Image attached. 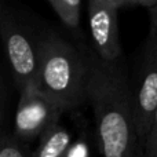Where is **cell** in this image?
<instances>
[{
	"instance_id": "cell-3",
	"label": "cell",
	"mask_w": 157,
	"mask_h": 157,
	"mask_svg": "<svg viewBox=\"0 0 157 157\" xmlns=\"http://www.w3.org/2000/svg\"><path fill=\"white\" fill-rule=\"evenodd\" d=\"M48 28L28 8L0 2V41L18 92L37 84L40 48Z\"/></svg>"
},
{
	"instance_id": "cell-7",
	"label": "cell",
	"mask_w": 157,
	"mask_h": 157,
	"mask_svg": "<svg viewBox=\"0 0 157 157\" xmlns=\"http://www.w3.org/2000/svg\"><path fill=\"white\" fill-rule=\"evenodd\" d=\"M71 146V132L61 124H57L40 138L32 157H68Z\"/></svg>"
},
{
	"instance_id": "cell-14",
	"label": "cell",
	"mask_w": 157,
	"mask_h": 157,
	"mask_svg": "<svg viewBox=\"0 0 157 157\" xmlns=\"http://www.w3.org/2000/svg\"><path fill=\"white\" fill-rule=\"evenodd\" d=\"M68 157H90L88 145L86 139H78L77 142H72Z\"/></svg>"
},
{
	"instance_id": "cell-6",
	"label": "cell",
	"mask_w": 157,
	"mask_h": 157,
	"mask_svg": "<svg viewBox=\"0 0 157 157\" xmlns=\"http://www.w3.org/2000/svg\"><path fill=\"white\" fill-rule=\"evenodd\" d=\"M119 7L116 0H90L87 19L90 28V47L105 62L123 59L119 36Z\"/></svg>"
},
{
	"instance_id": "cell-9",
	"label": "cell",
	"mask_w": 157,
	"mask_h": 157,
	"mask_svg": "<svg viewBox=\"0 0 157 157\" xmlns=\"http://www.w3.org/2000/svg\"><path fill=\"white\" fill-rule=\"evenodd\" d=\"M32 153L29 145L19 142L11 132L0 134V157H32Z\"/></svg>"
},
{
	"instance_id": "cell-2",
	"label": "cell",
	"mask_w": 157,
	"mask_h": 157,
	"mask_svg": "<svg viewBox=\"0 0 157 157\" xmlns=\"http://www.w3.org/2000/svg\"><path fill=\"white\" fill-rule=\"evenodd\" d=\"M87 84L88 68L80 43L48 28L39 57V88L65 113L87 102Z\"/></svg>"
},
{
	"instance_id": "cell-11",
	"label": "cell",
	"mask_w": 157,
	"mask_h": 157,
	"mask_svg": "<svg viewBox=\"0 0 157 157\" xmlns=\"http://www.w3.org/2000/svg\"><path fill=\"white\" fill-rule=\"evenodd\" d=\"M142 157H157V110L152 121V127L142 146Z\"/></svg>"
},
{
	"instance_id": "cell-5",
	"label": "cell",
	"mask_w": 157,
	"mask_h": 157,
	"mask_svg": "<svg viewBox=\"0 0 157 157\" xmlns=\"http://www.w3.org/2000/svg\"><path fill=\"white\" fill-rule=\"evenodd\" d=\"M132 108L139 146H144L157 110V51L145 40L139 54L135 84L131 86Z\"/></svg>"
},
{
	"instance_id": "cell-4",
	"label": "cell",
	"mask_w": 157,
	"mask_h": 157,
	"mask_svg": "<svg viewBox=\"0 0 157 157\" xmlns=\"http://www.w3.org/2000/svg\"><path fill=\"white\" fill-rule=\"evenodd\" d=\"M18 94L11 134L19 142L30 146L32 142L40 141L51 127L59 124L63 112L39 88L37 84L25 87Z\"/></svg>"
},
{
	"instance_id": "cell-1",
	"label": "cell",
	"mask_w": 157,
	"mask_h": 157,
	"mask_svg": "<svg viewBox=\"0 0 157 157\" xmlns=\"http://www.w3.org/2000/svg\"><path fill=\"white\" fill-rule=\"evenodd\" d=\"M88 68L87 102L94 112L102 157H142L124 61L105 62L86 41H78Z\"/></svg>"
},
{
	"instance_id": "cell-12",
	"label": "cell",
	"mask_w": 157,
	"mask_h": 157,
	"mask_svg": "<svg viewBox=\"0 0 157 157\" xmlns=\"http://www.w3.org/2000/svg\"><path fill=\"white\" fill-rule=\"evenodd\" d=\"M149 13V21H150V29H149V36L147 40L150 41L155 50L157 51V4L153 6L152 8L147 10Z\"/></svg>"
},
{
	"instance_id": "cell-10",
	"label": "cell",
	"mask_w": 157,
	"mask_h": 157,
	"mask_svg": "<svg viewBox=\"0 0 157 157\" xmlns=\"http://www.w3.org/2000/svg\"><path fill=\"white\" fill-rule=\"evenodd\" d=\"M8 112V86L7 77L4 75V69L0 62V134L4 132V125L7 120Z\"/></svg>"
},
{
	"instance_id": "cell-8",
	"label": "cell",
	"mask_w": 157,
	"mask_h": 157,
	"mask_svg": "<svg viewBox=\"0 0 157 157\" xmlns=\"http://www.w3.org/2000/svg\"><path fill=\"white\" fill-rule=\"evenodd\" d=\"M48 6L75 41H84L81 33V0H48Z\"/></svg>"
},
{
	"instance_id": "cell-13",
	"label": "cell",
	"mask_w": 157,
	"mask_h": 157,
	"mask_svg": "<svg viewBox=\"0 0 157 157\" xmlns=\"http://www.w3.org/2000/svg\"><path fill=\"white\" fill-rule=\"evenodd\" d=\"M119 10L121 8H135V7H144L146 10L152 8L157 4V0H116Z\"/></svg>"
}]
</instances>
